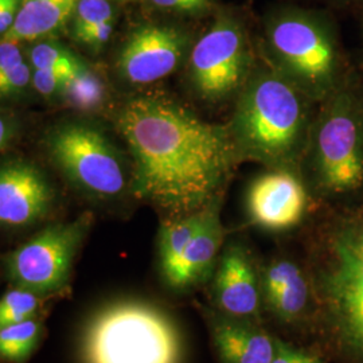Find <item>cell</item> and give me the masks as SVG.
I'll return each mask as SVG.
<instances>
[{
  "label": "cell",
  "mask_w": 363,
  "mask_h": 363,
  "mask_svg": "<svg viewBox=\"0 0 363 363\" xmlns=\"http://www.w3.org/2000/svg\"><path fill=\"white\" fill-rule=\"evenodd\" d=\"M249 64L247 37L232 15H220L190 54V78L198 94L220 101L240 88Z\"/></svg>",
  "instance_id": "obj_9"
},
{
  "label": "cell",
  "mask_w": 363,
  "mask_h": 363,
  "mask_svg": "<svg viewBox=\"0 0 363 363\" xmlns=\"http://www.w3.org/2000/svg\"><path fill=\"white\" fill-rule=\"evenodd\" d=\"M315 171L320 186L347 193L363 183V117L349 94L327 106L315 135Z\"/></svg>",
  "instance_id": "obj_7"
},
{
  "label": "cell",
  "mask_w": 363,
  "mask_h": 363,
  "mask_svg": "<svg viewBox=\"0 0 363 363\" xmlns=\"http://www.w3.org/2000/svg\"><path fill=\"white\" fill-rule=\"evenodd\" d=\"M61 97L65 99L66 103L79 109H97L104 103V82L88 66H85L77 76L69 79Z\"/></svg>",
  "instance_id": "obj_21"
},
{
  "label": "cell",
  "mask_w": 363,
  "mask_h": 363,
  "mask_svg": "<svg viewBox=\"0 0 363 363\" xmlns=\"http://www.w3.org/2000/svg\"><path fill=\"white\" fill-rule=\"evenodd\" d=\"M268 39L274 57L300 91L313 96L325 91L335 72L337 55L319 22L304 13H283L268 27Z\"/></svg>",
  "instance_id": "obj_8"
},
{
  "label": "cell",
  "mask_w": 363,
  "mask_h": 363,
  "mask_svg": "<svg viewBox=\"0 0 363 363\" xmlns=\"http://www.w3.org/2000/svg\"><path fill=\"white\" fill-rule=\"evenodd\" d=\"M55 193L43 174L23 162L0 167V226L27 228L52 211Z\"/></svg>",
  "instance_id": "obj_11"
},
{
  "label": "cell",
  "mask_w": 363,
  "mask_h": 363,
  "mask_svg": "<svg viewBox=\"0 0 363 363\" xmlns=\"http://www.w3.org/2000/svg\"><path fill=\"white\" fill-rule=\"evenodd\" d=\"M45 300L31 291L11 286L0 296V328L40 316Z\"/></svg>",
  "instance_id": "obj_20"
},
{
  "label": "cell",
  "mask_w": 363,
  "mask_h": 363,
  "mask_svg": "<svg viewBox=\"0 0 363 363\" xmlns=\"http://www.w3.org/2000/svg\"><path fill=\"white\" fill-rule=\"evenodd\" d=\"M74 13V31L77 39L93 27L106 21L115 19L113 9L109 0H78L77 9Z\"/></svg>",
  "instance_id": "obj_23"
},
{
  "label": "cell",
  "mask_w": 363,
  "mask_h": 363,
  "mask_svg": "<svg viewBox=\"0 0 363 363\" xmlns=\"http://www.w3.org/2000/svg\"><path fill=\"white\" fill-rule=\"evenodd\" d=\"M187 48L189 37L177 27H139L130 34L118 54V73L130 84H152L178 67Z\"/></svg>",
  "instance_id": "obj_10"
},
{
  "label": "cell",
  "mask_w": 363,
  "mask_h": 363,
  "mask_svg": "<svg viewBox=\"0 0 363 363\" xmlns=\"http://www.w3.org/2000/svg\"><path fill=\"white\" fill-rule=\"evenodd\" d=\"M30 58L34 69L52 70L70 78L77 76L86 66L74 54L66 50L64 46L52 42L38 43L31 50Z\"/></svg>",
  "instance_id": "obj_22"
},
{
  "label": "cell",
  "mask_w": 363,
  "mask_h": 363,
  "mask_svg": "<svg viewBox=\"0 0 363 363\" xmlns=\"http://www.w3.org/2000/svg\"><path fill=\"white\" fill-rule=\"evenodd\" d=\"M69 79L70 77L57 72L35 69L33 74V85L42 96H46V97L61 96Z\"/></svg>",
  "instance_id": "obj_25"
},
{
  "label": "cell",
  "mask_w": 363,
  "mask_h": 363,
  "mask_svg": "<svg viewBox=\"0 0 363 363\" xmlns=\"http://www.w3.org/2000/svg\"><path fill=\"white\" fill-rule=\"evenodd\" d=\"M211 288L222 313L249 320L257 318L262 300L261 281L245 247L234 244L223 252Z\"/></svg>",
  "instance_id": "obj_13"
},
{
  "label": "cell",
  "mask_w": 363,
  "mask_h": 363,
  "mask_svg": "<svg viewBox=\"0 0 363 363\" xmlns=\"http://www.w3.org/2000/svg\"><path fill=\"white\" fill-rule=\"evenodd\" d=\"M210 330L220 363H272L276 337L253 320L217 313Z\"/></svg>",
  "instance_id": "obj_14"
},
{
  "label": "cell",
  "mask_w": 363,
  "mask_h": 363,
  "mask_svg": "<svg viewBox=\"0 0 363 363\" xmlns=\"http://www.w3.org/2000/svg\"><path fill=\"white\" fill-rule=\"evenodd\" d=\"M46 145L52 162L79 190L97 198H115L125 189L116 150L91 125L65 124L50 132Z\"/></svg>",
  "instance_id": "obj_6"
},
{
  "label": "cell",
  "mask_w": 363,
  "mask_h": 363,
  "mask_svg": "<svg viewBox=\"0 0 363 363\" xmlns=\"http://www.w3.org/2000/svg\"><path fill=\"white\" fill-rule=\"evenodd\" d=\"M22 0H0V34L10 30L15 22Z\"/></svg>",
  "instance_id": "obj_30"
},
{
  "label": "cell",
  "mask_w": 363,
  "mask_h": 363,
  "mask_svg": "<svg viewBox=\"0 0 363 363\" xmlns=\"http://www.w3.org/2000/svg\"><path fill=\"white\" fill-rule=\"evenodd\" d=\"M23 61V55L18 43L6 42L0 43V76L13 70V67L21 65Z\"/></svg>",
  "instance_id": "obj_28"
},
{
  "label": "cell",
  "mask_w": 363,
  "mask_h": 363,
  "mask_svg": "<svg viewBox=\"0 0 363 363\" xmlns=\"http://www.w3.org/2000/svg\"><path fill=\"white\" fill-rule=\"evenodd\" d=\"M15 132H16V125L13 118L0 112V151L13 140Z\"/></svg>",
  "instance_id": "obj_31"
},
{
  "label": "cell",
  "mask_w": 363,
  "mask_h": 363,
  "mask_svg": "<svg viewBox=\"0 0 363 363\" xmlns=\"http://www.w3.org/2000/svg\"><path fill=\"white\" fill-rule=\"evenodd\" d=\"M31 81L30 67L22 62L13 70L0 76V99H7L19 94Z\"/></svg>",
  "instance_id": "obj_24"
},
{
  "label": "cell",
  "mask_w": 363,
  "mask_h": 363,
  "mask_svg": "<svg viewBox=\"0 0 363 363\" xmlns=\"http://www.w3.org/2000/svg\"><path fill=\"white\" fill-rule=\"evenodd\" d=\"M205 208L166 222L162 226L159 237V267L166 284L175 272L184 247L202 223Z\"/></svg>",
  "instance_id": "obj_18"
},
{
  "label": "cell",
  "mask_w": 363,
  "mask_h": 363,
  "mask_svg": "<svg viewBox=\"0 0 363 363\" xmlns=\"http://www.w3.org/2000/svg\"><path fill=\"white\" fill-rule=\"evenodd\" d=\"M330 253L316 280L318 296L337 337L363 362V220L339 229Z\"/></svg>",
  "instance_id": "obj_4"
},
{
  "label": "cell",
  "mask_w": 363,
  "mask_h": 363,
  "mask_svg": "<svg viewBox=\"0 0 363 363\" xmlns=\"http://www.w3.org/2000/svg\"><path fill=\"white\" fill-rule=\"evenodd\" d=\"M151 3L159 9L169 11L199 13L208 10L213 0H151Z\"/></svg>",
  "instance_id": "obj_27"
},
{
  "label": "cell",
  "mask_w": 363,
  "mask_h": 363,
  "mask_svg": "<svg viewBox=\"0 0 363 363\" xmlns=\"http://www.w3.org/2000/svg\"><path fill=\"white\" fill-rule=\"evenodd\" d=\"M117 127L132 152L138 198L179 217L217 201L238 152L229 128L160 96L130 100Z\"/></svg>",
  "instance_id": "obj_1"
},
{
  "label": "cell",
  "mask_w": 363,
  "mask_h": 363,
  "mask_svg": "<svg viewBox=\"0 0 363 363\" xmlns=\"http://www.w3.org/2000/svg\"><path fill=\"white\" fill-rule=\"evenodd\" d=\"M43 335L42 315L0 328V362L26 363Z\"/></svg>",
  "instance_id": "obj_19"
},
{
  "label": "cell",
  "mask_w": 363,
  "mask_h": 363,
  "mask_svg": "<svg viewBox=\"0 0 363 363\" xmlns=\"http://www.w3.org/2000/svg\"><path fill=\"white\" fill-rule=\"evenodd\" d=\"M223 241L220 206L217 201L205 208V217L182 253L177 269L167 286L175 291H187L208 280Z\"/></svg>",
  "instance_id": "obj_15"
},
{
  "label": "cell",
  "mask_w": 363,
  "mask_h": 363,
  "mask_svg": "<svg viewBox=\"0 0 363 363\" xmlns=\"http://www.w3.org/2000/svg\"><path fill=\"white\" fill-rule=\"evenodd\" d=\"M272 363H325L316 355L298 350L276 337V350Z\"/></svg>",
  "instance_id": "obj_26"
},
{
  "label": "cell",
  "mask_w": 363,
  "mask_h": 363,
  "mask_svg": "<svg viewBox=\"0 0 363 363\" xmlns=\"http://www.w3.org/2000/svg\"><path fill=\"white\" fill-rule=\"evenodd\" d=\"M247 214L253 223L271 232H284L303 220L307 193L298 178L286 169L259 175L249 187Z\"/></svg>",
  "instance_id": "obj_12"
},
{
  "label": "cell",
  "mask_w": 363,
  "mask_h": 363,
  "mask_svg": "<svg viewBox=\"0 0 363 363\" xmlns=\"http://www.w3.org/2000/svg\"><path fill=\"white\" fill-rule=\"evenodd\" d=\"M307 128L303 94L286 76L264 72L252 78L230 128L237 151L272 166L295 162Z\"/></svg>",
  "instance_id": "obj_2"
},
{
  "label": "cell",
  "mask_w": 363,
  "mask_h": 363,
  "mask_svg": "<svg viewBox=\"0 0 363 363\" xmlns=\"http://www.w3.org/2000/svg\"><path fill=\"white\" fill-rule=\"evenodd\" d=\"M78 0H22L13 26L6 31L0 43L48 37L65 26L76 13Z\"/></svg>",
  "instance_id": "obj_17"
},
{
  "label": "cell",
  "mask_w": 363,
  "mask_h": 363,
  "mask_svg": "<svg viewBox=\"0 0 363 363\" xmlns=\"http://www.w3.org/2000/svg\"><path fill=\"white\" fill-rule=\"evenodd\" d=\"M113 21L115 19H111V21H106V22H103V23L93 27L91 30H88L85 34H82L78 38V40L85 43V45L93 46V48L103 46L109 40L112 33H113Z\"/></svg>",
  "instance_id": "obj_29"
},
{
  "label": "cell",
  "mask_w": 363,
  "mask_h": 363,
  "mask_svg": "<svg viewBox=\"0 0 363 363\" xmlns=\"http://www.w3.org/2000/svg\"><path fill=\"white\" fill-rule=\"evenodd\" d=\"M261 292L268 308L284 322L298 319L310 301L308 280L298 265L289 259H276L267 267Z\"/></svg>",
  "instance_id": "obj_16"
},
{
  "label": "cell",
  "mask_w": 363,
  "mask_h": 363,
  "mask_svg": "<svg viewBox=\"0 0 363 363\" xmlns=\"http://www.w3.org/2000/svg\"><path fill=\"white\" fill-rule=\"evenodd\" d=\"M181 330L143 300H118L96 312L81 339L82 363H183Z\"/></svg>",
  "instance_id": "obj_3"
},
{
  "label": "cell",
  "mask_w": 363,
  "mask_h": 363,
  "mask_svg": "<svg viewBox=\"0 0 363 363\" xmlns=\"http://www.w3.org/2000/svg\"><path fill=\"white\" fill-rule=\"evenodd\" d=\"M91 225V214L54 223L9 252L1 267L10 286L43 298L62 295L69 288L74 259Z\"/></svg>",
  "instance_id": "obj_5"
}]
</instances>
